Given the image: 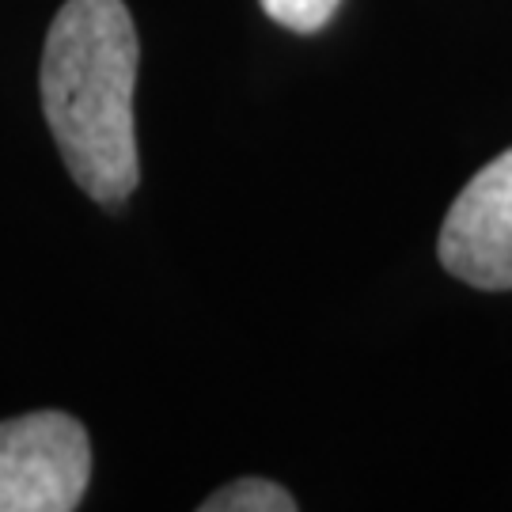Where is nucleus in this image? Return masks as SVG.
Listing matches in <instances>:
<instances>
[{"mask_svg":"<svg viewBox=\"0 0 512 512\" xmlns=\"http://www.w3.org/2000/svg\"><path fill=\"white\" fill-rule=\"evenodd\" d=\"M137 27L122 0H65L42 50V110L80 190L122 205L141 183L133 84Z\"/></svg>","mask_w":512,"mask_h":512,"instance_id":"obj_1","label":"nucleus"},{"mask_svg":"<svg viewBox=\"0 0 512 512\" xmlns=\"http://www.w3.org/2000/svg\"><path fill=\"white\" fill-rule=\"evenodd\" d=\"M92 478L88 429L61 410L0 421V512H73Z\"/></svg>","mask_w":512,"mask_h":512,"instance_id":"obj_2","label":"nucleus"},{"mask_svg":"<svg viewBox=\"0 0 512 512\" xmlns=\"http://www.w3.org/2000/svg\"><path fill=\"white\" fill-rule=\"evenodd\" d=\"M437 255L471 289H512V148L459 190L440 228Z\"/></svg>","mask_w":512,"mask_h":512,"instance_id":"obj_3","label":"nucleus"},{"mask_svg":"<svg viewBox=\"0 0 512 512\" xmlns=\"http://www.w3.org/2000/svg\"><path fill=\"white\" fill-rule=\"evenodd\" d=\"M202 512H293L296 501L285 486H277L270 478H236L232 486L205 497Z\"/></svg>","mask_w":512,"mask_h":512,"instance_id":"obj_4","label":"nucleus"},{"mask_svg":"<svg viewBox=\"0 0 512 512\" xmlns=\"http://www.w3.org/2000/svg\"><path fill=\"white\" fill-rule=\"evenodd\" d=\"M342 0H262L266 16L293 35H315L330 23Z\"/></svg>","mask_w":512,"mask_h":512,"instance_id":"obj_5","label":"nucleus"}]
</instances>
